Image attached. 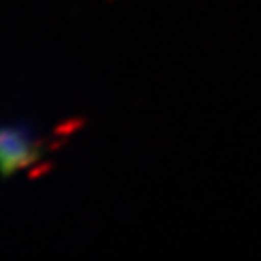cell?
I'll return each instance as SVG.
<instances>
[{
    "mask_svg": "<svg viewBox=\"0 0 261 261\" xmlns=\"http://www.w3.org/2000/svg\"><path fill=\"white\" fill-rule=\"evenodd\" d=\"M87 124V118L84 116H75V118H68V120H62L58 126H55L53 130V136L60 138V136H72L74 132H77L80 128H84Z\"/></svg>",
    "mask_w": 261,
    "mask_h": 261,
    "instance_id": "obj_1",
    "label": "cell"
},
{
    "mask_svg": "<svg viewBox=\"0 0 261 261\" xmlns=\"http://www.w3.org/2000/svg\"><path fill=\"white\" fill-rule=\"evenodd\" d=\"M50 168H53V163H39V165H33V167L29 168L28 178L29 180H37V178H41L43 174H47Z\"/></svg>",
    "mask_w": 261,
    "mask_h": 261,
    "instance_id": "obj_2",
    "label": "cell"
},
{
    "mask_svg": "<svg viewBox=\"0 0 261 261\" xmlns=\"http://www.w3.org/2000/svg\"><path fill=\"white\" fill-rule=\"evenodd\" d=\"M68 138H70V136H60L58 140H55V141H50V143H47V151H48V153H55L56 149L64 147L66 143H68Z\"/></svg>",
    "mask_w": 261,
    "mask_h": 261,
    "instance_id": "obj_3",
    "label": "cell"
},
{
    "mask_svg": "<svg viewBox=\"0 0 261 261\" xmlns=\"http://www.w3.org/2000/svg\"><path fill=\"white\" fill-rule=\"evenodd\" d=\"M107 2H112V0H107Z\"/></svg>",
    "mask_w": 261,
    "mask_h": 261,
    "instance_id": "obj_4",
    "label": "cell"
}]
</instances>
